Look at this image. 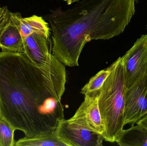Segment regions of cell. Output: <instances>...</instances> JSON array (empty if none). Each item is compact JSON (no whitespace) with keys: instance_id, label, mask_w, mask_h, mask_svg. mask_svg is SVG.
Returning a JSON list of instances; mask_svg holds the SVG:
<instances>
[{"instance_id":"17","label":"cell","mask_w":147,"mask_h":146,"mask_svg":"<svg viewBox=\"0 0 147 146\" xmlns=\"http://www.w3.org/2000/svg\"><path fill=\"white\" fill-rule=\"evenodd\" d=\"M64 1L66 2L68 5H71L74 3L77 2L79 1L80 0H63Z\"/></svg>"},{"instance_id":"15","label":"cell","mask_w":147,"mask_h":146,"mask_svg":"<svg viewBox=\"0 0 147 146\" xmlns=\"http://www.w3.org/2000/svg\"><path fill=\"white\" fill-rule=\"evenodd\" d=\"M10 12L7 6L0 7V33L9 18Z\"/></svg>"},{"instance_id":"11","label":"cell","mask_w":147,"mask_h":146,"mask_svg":"<svg viewBox=\"0 0 147 146\" xmlns=\"http://www.w3.org/2000/svg\"><path fill=\"white\" fill-rule=\"evenodd\" d=\"M121 146H147V130L137 124L124 130L117 141Z\"/></svg>"},{"instance_id":"18","label":"cell","mask_w":147,"mask_h":146,"mask_svg":"<svg viewBox=\"0 0 147 146\" xmlns=\"http://www.w3.org/2000/svg\"><path fill=\"white\" fill-rule=\"evenodd\" d=\"M146 28H147V25Z\"/></svg>"},{"instance_id":"6","label":"cell","mask_w":147,"mask_h":146,"mask_svg":"<svg viewBox=\"0 0 147 146\" xmlns=\"http://www.w3.org/2000/svg\"><path fill=\"white\" fill-rule=\"evenodd\" d=\"M55 133L68 146H101L104 140L101 134L86 129L69 119L59 122Z\"/></svg>"},{"instance_id":"4","label":"cell","mask_w":147,"mask_h":146,"mask_svg":"<svg viewBox=\"0 0 147 146\" xmlns=\"http://www.w3.org/2000/svg\"><path fill=\"white\" fill-rule=\"evenodd\" d=\"M126 88L147 75V34L142 35L121 57Z\"/></svg>"},{"instance_id":"2","label":"cell","mask_w":147,"mask_h":146,"mask_svg":"<svg viewBox=\"0 0 147 146\" xmlns=\"http://www.w3.org/2000/svg\"><path fill=\"white\" fill-rule=\"evenodd\" d=\"M136 0H82L44 16L52 35V55L65 66H78L86 44L108 40L123 32L135 13Z\"/></svg>"},{"instance_id":"7","label":"cell","mask_w":147,"mask_h":146,"mask_svg":"<svg viewBox=\"0 0 147 146\" xmlns=\"http://www.w3.org/2000/svg\"><path fill=\"white\" fill-rule=\"evenodd\" d=\"M98 94L85 95L84 102L69 120L103 136L105 127L98 107Z\"/></svg>"},{"instance_id":"12","label":"cell","mask_w":147,"mask_h":146,"mask_svg":"<svg viewBox=\"0 0 147 146\" xmlns=\"http://www.w3.org/2000/svg\"><path fill=\"white\" fill-rule=\"evenodd\" d=\"M16 146H68L55 132L32 138L26 137L16 141Z\"/></svg>"},{"instance_id":"9","label":"cell","mask_w":147,"mask_h":146,"mask_svg":"<svg viewBox=\"0 0 147 146\" xmlns=\"http://www.w3.org/2000/svg\"><path fill=\"white\" fill-rule=\"evenodd\" d=\"M10 18L17 27L23 38L32 33L43 35L49 40L51 36V29L49 23L41 16L34 15L23 18L20 13L10 12Z\"/></svg>"},{"instance_id":"1","label":"cell","mask_w":147,"mask_h":146,"mask_svg":"<svg viewBox=\"0 0 147 146\" xmlns=\"http://www.w3.org/2000/svg\"><path fill=\"white\" fill-rule=\"evenodd\" d=\"M65 66L52 54L38 67L24 52L0 51V116L26 138L54 133L64 119Z\"/></svg>"},{"instance_id":"13","label":"cell","mask_w":147,"mask_h":146,"mask_svg":"<svg viewBox=\"0 0 147 146\" xmlns=\"http://www.w3.org/2000/svg\"><path fill=\"white\" fill-rule=\"evenodd\" d=\"M109 67L99 71L91 78L89 82L83 87L80 93L84 95L99 94L103 85L110 73Z\"/></svg>"},{"instance_id":"14","label":"cell","mask_w":147,"mask_h":146,"mask_svg":"<svg viewBox=\"0 0 147 146\" xmlns=\"http://www.w3.org/2000/svg\"><path fill=\"white\" fill-rule=\"evenodd\" d=\"M13 128L0 116V146H14Z\"/></svg>"},{"instance_id":"3","label":"cell","mask_w":147,"mask_h":146,"mask_svg":"<svg viewBox=\"0 0 147 146\" xmlns=\"http://www.w3.org/2000/svg\"><path fill=\"white\" fill-rule=\"evenodd\" d=\"M110 73L98 96V105L104 125V140L116 142L124 127L125 87L121 57L109 67Z\"/></svg>"},{"instance_id":"5","label":"cell","mask_w":147,"mask_h":146,"mask_svg":"<svg viewBox=\"0 0 147 146\" xmlns=\"http://www.w3.org/2000/svg\"><path fill=\"white\" fill-rule=\"evenodd\" d=\"M147 114V75L124 93V124L134 126Z\"/></svg>"},{"instance_id":"10","label":"cell","mask_w":147,"mask_h":146,"mask_svg":"<svg viewBox=\"0 0 147 146\" xmlns=\"http://www.w3.org/2000/svg\"><path fill=\"white\" fill-rule=\"evenodd\" d=\"M23 40L24 38L22 36L19 28L9 16L0 33V48L2 51L23 53Z\"/></svg>"},{"instance_id":"8","label":"cell","mask_w":147,"mask_h":146,"mask_svg":"<svg viewBox=\"0 0 147 146\" xmlns=\"http://www.w3.org/2000/svg\"><path fill=\"white\" fill-rule=\"evenodd\" d=\"M48 41L45 37L35 33L24 38V53L38 67L44 66L51 57Z\"/></svg>"},{"instance_id":"16","label":"cell","mask_w":147,"mask_h":146,"mask_svg":"<svg viewBox=\"0 0 147 146\" xmlns=\"http://www.w3.org/2000/svg\"><path fill=\"white\" fill-rule=\"evenodd\" d=\"M144 127L147 130V114L143 117L142 119L139 120L136 123Z\"/></svg>"}]
</instances>
